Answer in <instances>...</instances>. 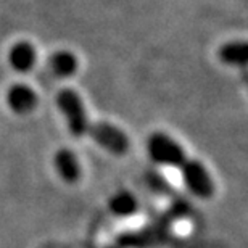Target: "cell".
<instances>
[{
    "label": "cell",
    "mask_w": 248,
    "mask_h": 248,
    "mask_svg": "<svg viewBox=\"0 0 248 248\" xmlns=\"http://www.w3.org/2000/svg\"><path fill=\"white\" fill-rule=\"evenodd\" d=\"M57 107L66 121L68 131L74 137L87 136V129L91 126V120L84 107L81 95L73 89H62L57 93Z\"/></svg>",
    "instance_id": "obj_1"
},
{
    "label": "cell",
    "mask_w": 248,
    "mask_h": 248,
    "mask_svg": "<svg viewBox=\"0 0 248 248\" xmlns=\"http://www.w3.org/2000/svg\"><path fill=\"white\" fill-rule=\"evenodd\" d=\"M147 152L158 165L179 168L187 160L186 150L177 140L165 132H153L147 140Z\"/></svg>",
    "instance_id": "obj_2"
},
{
    "label": "cell",
    "mask_w": 248,
    "mask_h": 248,
    "mask_svg": "<svg viewBox=\"0 0 248 248\" xmlns=\"http://www.w3.org/2000/svg\"><path fill=\"white\" fill-rule=\"evenodd\" d=\"M87 136L97 143L98 147H102L103 150L115 156H123L126 155L131 142L129 137L124 134L118 126L107 121H97L91 123V126L87 129Z\"/></svg>",
    "instance_id": "obj_3"
},
{
    "label": "cell",
    "mask_w": 248,
    "mask_h": 248,
    "mask_svg": "<svg viewBox=\"0 0 248 248\" xmlns=\"http://www.w3.org/2000/svg\"><path fill=\"white\" fill-rule=\"evenodd\" d=\"M182 179H184V184L187 188L190 190L193 195L198 198H211L215 195V182H213L210 172L205 168L203 163L198 160H190L184 161V165L179 168Z\"/></svg>",
    "instance_id": "obj_4"
},
{
    "label": "cell",
    "mask_w": 248,
    "mask_h": 248,
    "mask_svg": "<svg viewBox=\"0 0 248 248\" xmlns=\"http://www.w3.org/2000/svg\"><path fill=\"white\" fill-rule=\"evenodd\" d=\"M5 103H7V107L15 115L23 116L36 110L39 98H37L36 91H34L31 86H28V84H24V82H16L7 89Z\"/></svg>",
    "instance_id": "obj_5"
},
{
    "label": "cell",
    "mask_w": 248,
    "mask_h": 248,
    "mask_svg": "<svg viewBox=\"0 0 248 248\" xmlns=\"http://www.w3.org/2000/svg\"><path fill=\"white\" fill-rule=\"evenodd\" d=\"M7 62L10 68L16 73H28L34 68L37 62L36 47L29 41H18L8 48Z\"/></svg>",
    "instance_id": "obj_6"
},
{
    "label": "cell",
    "mask_w": 248,
    "mask_h": 248,
    "mask_svg": "<svg viewBox=\"0 0 248 248\" xmlns=\"http://www.w3.org/2000/svg\"><path fill=\"white\" fill-rule=\"evenodd\" d=\"M53 166H55L60 179L66 184H76L81 179V165H79L76 153L69 148L57 150L55 156H53Z\"/></svg>",
    "instance_id": "obj_7"
},
{
    "label": "cell",
    "mask_w": 248,
    "mask_h": 248,
    "mask_svg": "<svg viewBox=\"0 0 248 248\" xmlns=\"http://www.w3.org/2000/svg\"><path fill=\"white\" fill-rule=\"evenodd\" d=\"M163 234H165V231H156V229L129 232V234H123L118 237L116 245L120 248H150L161 244Z\"/></svg>",
    "instance_id": "obj_8"
},
{
    "label": "cell",
    "mask_w": 248,
    "mask_h": 248,
    "mask_svg": "<svg viewBox=\"0 0 248 248\" xmlns=\"http://www.w3.org/2000/svg\"><path fill=\"white\" fill-rule=\"evenodd\" d=\"M217 57L229 66L248 68V41H232L221 46Z\"/></svg>",
    "instance_id": "obj_9"
},
{
    "label": "cell",
    "mask_w": 248,
    "mask_h": 248,
    "mask_svg": "<svg viewBox=\"0 0 248 248\" xmlns=\"http://www.w3.org/2000/svg\"><path fill=\"white\" fill-rule=\"evenodd\" d=\"M48 66L57 78H69L78 71L79 62L74 53L68 50H58L50 57Z\"/></svg>",
    "instance_id": "obj_10"
},
{
    "label": "cell",
    "mask_w": 248,
    "mask_h": 248,
    "mask_svg": "<svg viewBox=\"0 0 248 248\" xmlns=\"http://www.w3.org/2000/svg\"><path fill=\"white\" fill-rule=\"evenodd\" d=\"M108 206H110V211L113 215H116L120 217H127L137 211L139 203H137V198L134 197L131 192L121 190L110 198Z\"/></svg>",
    "instance_id": "obj_11"
},
{
    "label": "cell",
    "mask_w": 248,
    "mask_h": 248,
    "mask_svg": "<svg viewBox=\"0 0 248 248\" xmlns=\"http://www.w3.org/2000/svg\"><path fill=\"white\" fill-rule=\"evenodd\" d=\"M242 79H244V82L247 84V87H248V68L242 69Z\"/></svg>",
    "instance_id": "obj_12"
},
{
    "label": "cell",
    "mask_w": 248,
    "mask_h": 248,
    "mask_svg": "<svg viewBox=\"0 0 248 248\" xmlns=\"http://www.w3.org/2000/svg\"><path fill=\"white\" fill-rule=\"evenodd\" d=\"M108 248H120V247H118V245L115 244V245H113V247H108Z\"/></svg>",
    "instance_id": "obj_13"
}]
</instances>
